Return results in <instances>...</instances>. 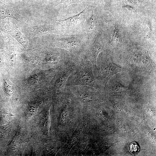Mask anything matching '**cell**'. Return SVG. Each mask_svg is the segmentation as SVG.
Listing matches in <instances>:
<instances>
[{
    "instance_id": "1",
    "label": "cell",
    "mask_w": 156,
    "mask_h": 156,
    "mask_svg": "<svg viewBox=\"0 0 156 156\" xmlns=\"http://www.w3.org/2000/svg\"><path fill=\"white\" fill-rule=\"evenodd\" d=\"M86 86L99 88L93 72L92 64L81 56L76 67L69 77L66 87Z\"/></svg>"
},
{
    "instance_id": "2",
    "label": "cell",
    "mask_w": 156,
    "mask_h": 156,
    "mask_svg": "<svg viewBox=\"0 0 156 156\" xmlns=\"http://www.w3.org/2000/svg\"><path fill=\"white\" fill-rule=\"evenodd\" d=\"M53 45L68 51L77 58L81 57L88 46L85 38L80 34L61 35L53 42Z\"/></svg>"
},
{
    "instance_id": "3",
    "label": "cell",
    "mask_w": 156,
    "mask_h": 156,
    "mask_svg": "<svg viewBox=\"0 0 156 156\" xmlns=\"http://www.w3.org/2000/svg\"><path fill=\"white\" fill-rule=\"evenodd\" d=\"M99 72L95 79L100 86H105L114 74L123 71V69L115 63L110 58L101 56L99 60Z\"/></svg>"
},
{
    "instance_id": "4",
    "label": "cell",
    "mask_w": 156,
    "mask_h": 156,
    "mask_svg": "<svg viewBox=\"0 0 156 156\" xmlns=\"http://www.w3.org/2000/svg\"><path fill=\"white\" fill-rule=\"evenodd\" d=\"M79 60L71 61L57 68L53 83V86L55 90L60 92L64 90L69 77Z\"/></svg>"
},
{
    "instance_id": "5",
    "label": "cell",
    "mask_w": 156,
    "mask_h": 156,
    "mask_svg": "<svg viewBox=\"0 0 156 156\" xmlns=\"http://www.w3.org/2000/svg\"><path fill=\"white\" fill-rule=\"evenodd\" d=\"M104 45L102 39L97 37L91 44L87 46L81 55L84 59L89 60L92 63L95 78L99 72L96 65V59L99 54L103 50Z\"/></svg>"
},
{
    "instance_id": "6",
    "label": "cell",
    "mask_w": 156,
    "mask_h": 156,
    "mask_svg": "<svg viewBox=\"0 0 156 156\" xmlns=\"http://www.w3.org/2000/svg\"><path fill=\"white\" fill-rule=\"evenodd\" d=\"M87 8L77 14L63 20H56L59 22L62 25L66 27H73L77 25L81 21L86 12Z\"/></svg>"
},
{
    "instance_id": "7",
    "label": "cell",
    "mask_w": 156,
    "mask_h": 156,
    "mask_svg": "<svg viewBox=\"0 0 156 156\" xmlns=\"http://www.w3.org/2000/svg\"><path fill=\"white\" fill-rule=\"evenodd\" d=\"M85 26L88 37L90 38L95 32L97 27L96 18L93 11L92 12L90 17L86 20Z\"/></svg>"
},
{
    "instance_id": "8",
    "label": "cell",
    "mask_w": 156,
    "mask_h": 156,
    "mask_svg": "<svg viewBox=\"0 0 156 156\" xmlns=\"http://www.w3.org/2000/svg\"><path fill=\"white\" fill-rule=\"evenodd\" d=\"M25 62L27 68L30 70L38 65L40 61L36 58H31L26 59Z\"/></svg>"
},
{
    "instance_id": "9",
    "label": "cell",
    "mask_w": 156,
    "mask_h": 156,
    "mask_svg": "<svg viewBox=\"0 0 156 156\" xmlns=\"http://www.w3.org/2000/svg\"><path fill=\"white\" fill-rule=\"evenodd\" d=\"M114 29L112 34V39L111 41L112 43L118 42L120 39L119 30L116 24L114 25Z\"/></svg>"
},
{
    "instance_id": "10",
    "label": "cell",
    "mask_w": 156,
    "mask_h": 156,
    "mask_svg": "<svg viewBox=\"0 0 156 156\" xmlns=\"http://www.w3.org/2000/svg\"><path fill=\"white\" fill-rule=\"evenodd\" d=\"M144 34L147 37H150L151 32V25L149 20H146L144 22Z\"/></svg>"
},
{
    "instance_id": "11",
    "label": "cell",
    "mask_w": 156,
    "mask_h": 156,
    "mask_svg": "<svg viewBox=\"0 0 156 156\" xmlns=\"http://www.w3.org/2000/svg\"><path fill=\"white\" fill-rule=\"evenodd\" d=\"M139 150V147L135 142L131 143L129 147V152L133 154H135L138 153Z\"/></svg>"
},
{
    "instance_id": "12",
    "label": "cell",
    "mask_w": 156,
    "mask_h": 156,
    "mask_svg": "<svg viewBox=\"0 0 156 156\" xmlns=\"http://www.w3.org/2000/svg\"><path fill=\"white\" fill-rule=\"evenodd\" d=\"M80 0H61L58 4H63L66 5H69L73 3H76Z\"/></svg>"
},
{
    "instance_id": "13",
    "label": "cell",
    "mask_w": 156,
    "mask_h": 156,
    "mask_svg": "<svg viewBox=\"0 0 156 156\" xmlns=\"http://www.w3.org/2000/svg\"><path fill=\"white\" fill-rule=\"evenodd\" d=\"M124 8L125 10L129 14H132L134 13L135 11L134 9L131 6L129 5H125L124 6Z\"/></svg>"
},
{
    "instance_id": "14",
    "label": "cell",
    "mask_w": 156,
    "mask_h": 156,
    "mask_svg": "<svg viewBox=\"0 0 156 156\" xmlns=\"http://www.w3.org/2000/svg\"><path fill=\"white\" fill-rule=\"evenodd\" d=\"M130 2L136 5H139L140 3V0H129Z\"/></svg>"
},
{
    "instance_id": "15",
    "label": "cell",
    "mask_w": 156,
    "mask_h": 156,
    "mask_svg": "<svg viewBox=\"0 0 156 156\" xmlns=\"http://www.w3.org/2000/svg\"><path fill=\"white\" fill-rule=\"evenodd\" d=\"M2 134V131L0 129V137H1L2 136L3 134Z\"/></svg>"
},
{
    "instance_id": "16",
    "label": "cell",
    "mask_w": 156,
    "mask_h": 156,
    "mask_svg": "<svg viewBox=\"0 0 156 156\" xmlns=\"http://www.w3.org/2000/svg\"><path fill=\"white\" fill-rule=\"evenodd\" d=\"M94 1H96L98 2H99L101 1L102 0H93Z\"/></svg>"
},
{
    "instance_id": "17",
    "label": "cell",
    "mask_w": 156,
    "mask_h": 156,
    "mask_svg": "<svg viewBox=\"0 0 156 156\" xmlns=\"http://www.w3.org/2000/svg\"><path fill=\"white\" fill-rule=\"evenodd\" d=\"M1 58H0V63H1Z\"/></svg>"
}]
</instances>
